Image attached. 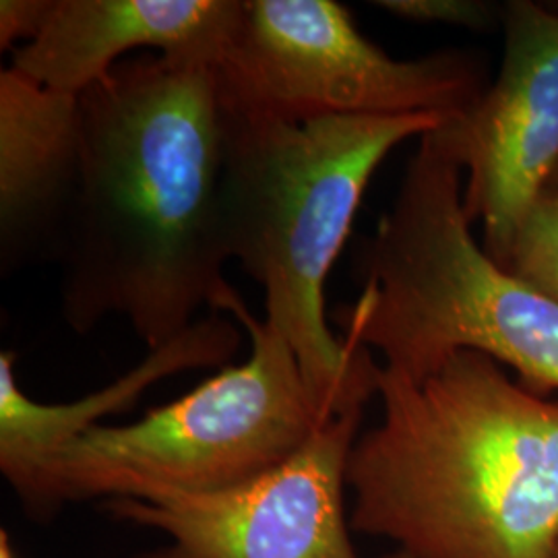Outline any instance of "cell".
<instances>
[{
    "mask_svg": "<svg viewBox=\"0 0 558 558\" xmlns=\"http://www.w3.org/2000/svg\"><path fill=\"white\" fill-rule=\"evenodd\" d=\"M223 114L221 223L228 257L265 292L267 323L299 360L325 416L364 412L379 362L327 323L325 286L383 160L439 114L283 122Z\"/></svg>",
    "mask_w": 558,
    "mask_h": 558,
    "instance_id": "3",
    "label": "cell"
},
{
    "mask_svg": "<svg viewBox=\"0 0 558 558\" xmlns=\"http://www.w3.org/2000/svg\"><path fill=\"white\" fill-rule=\"evenodd\" d=\"M242 0H50L11 66L41 87L83 96L135 50L218 62Z\"/></svg>",
    "mask_w": 558,
    "mask_h": 558,
    "instance_id": "9",
    "label": "cell"
},
{
    "mask_svg": "<svg viewBox=\"0 0 558 558\" xmlns=\"http://www.w3.org/2000/svg\"><path fill=\"white\" fill-rule=\"evenodd\" d=\"M553 558H558V546H557V553H555V557Z\"/></svg>",
    "mask_w": 558,
    "mask_h": 558,
    "instance_id": "18",
    "label": "cell"
},
{
    "mask_svg": "<svg viewBox=\"0 0 558 558\" xmlns=\"http://www.w3.org/2000/svg\"><path fill=\"white\" fill-rule=\"evenodd\" d=\"M242 327L211 313L180 336L149 350L135 368L73 403H40L21 391L15 379V352L0 354V472L20 497L64 445L101 426V420L133 408L156 383L195 368H226L239 354Z\"/></svg>",
    "mask_w": 558,
    "mask_h": 558,
    "instance_id": "11",
    "label": "cell"
},
{
    "mask_svg": "<svg viewBox=\"0 0 558 558\" xmlns=\"http://www.w3.org/2000/svg\"><path fill=\"white\" fill-rule=\"evenodd\" d=\"M85 124L80 96L0 71V269L59 257L80 197Z\"/></svg>",
    "mask_w": 558,
    "mask_h": 558,
    "instance_id": "10",
    "label": "cell"
},
{
    "mask_svg": "<svg viewBox=\"0 0 558 558\" xmlns=\"http://www.w3.org/2000/svg\"><path fill=\"white\" fill-rule=\"evenodd\" d=\"M383 558H412L410 555H405V553H401V550H393L391 555H387V557Z\"/></svg>",
    "mask_w": 558,
    "mask_h": 558,
    "instance_id": "17",
    "label": "cell"
},
{
    "mask_svg": "<svg viewBox=\"0 0 558 558\" xmlns=\"http://www.w3.org/2000/svg\"><path fill=\"white\" fill-rule=\"evenodd\" d=\"M50 0H2L0 2V50L25 46L40 32Z\"/></svg>",
    "mask_w": 558,
    "mask_h": 558,
    "instance_id": "14",
    "label": "cell"
},
{
    "mask_svg": "<svg viewBox=\"0 0 558 558\" xmlns=\"http://www.w3.org/2000/svg\"><path fill=\"white\" fill-rule=\"evenodd\" d=\"M80 98L85 156L57 257L60 313L81 336L124 317L156 350L239 294L223 276L216 64L133 57Z\"/></svg>",
    "mask_w": 558,
    "mask_h": 558,
    "instance_id": "1",
    "label": "cell"
},
{
    "mask_svg": "<svg viewBox=\"0 0 558 558\" xmlns=\"http://www.w3.org/2000/svg\"><path fill=\"white\" fill-rule=\"evenodd\" d=\"M380 420L348 463L352 532L412 558H553L558 401L459 350L424 379L379 364Z\"/></svg>",
    "mask_w": 558,
    "mask_h": 558,
    "instance_id": "2",
    "label": "cell"
},
{
    "mask_svg": "<svg viewBox=\"0 0 558 558\" xmlns=\"http://www.w3.org/2000/svg\"><path fill=\"white\" fill-rule=\"evenodd\" d=\"M500 27L497 77L439 133L465 172V216L482 223V246L502 265L558 163V11L511 0Z\"/></svg>",
    "mask_w": 558,
    "mask_h": 558,
    "instance_id": "8",
    "label": "cell"
},
{
    "mask_svg": "<svg viewBox=\"0 0 558 558\" xmlns=\"http://www.w3.org/2000/svg\"><path fill=\"white\" fill-rule=\"evenodd\" d=\"M465 172L439 129L420 137L391 207L362 242L359 299L331 317L383 366L424 379L459 350L558 389V302L493 259L463 209Z\"/></svg>",
    "mask_w": 558,
    "mask_h": 558,
    "instance_id": "4",
    "label": "cell"
},
{
    "mask_svg": "<svg viewBox=\"0 0 558 558\" xmlns=\"http://www.w3.org/2000/svg\"><path fill=\"white\" fill-rule=\"evenodd\" d=\"M544 191H558V163L557 168L553 170V174H550V179L546 182V186H544Z\"/></svg>",
    "mask_w": 558,
    "mask_h": 558,
    "instance_id": "16",
    "label": "cell"
},
{
    "mask_svg": "<svg viewBox=\"0 0 558 558\" xmlns=\"http://www.w3.org/2000/svg\"><path fill=\"white\" fill-rule=\"evenodd\" d=\"M502 267L558 302V191H542Z\"/></svg>",
    "mask_w": 558,
    "mask_h": 558,
    "instance_id": "12",
    "label": "cell"
},
{
    "mask_svg": "<svg viewBox=\"0 0 558 558\" xmlns=\"http://www.w3.org/2000/svg\"><path fill=\"white\" fill-rule=\"evenodd\" d=\"M223 315L248 336V359L137 422L101 424L64 445L20 495L32 518L50 521L69 502L234 488L292 458L331 420L278 329L240 294Z\"/></svg>",
    "mask_w": 558,
    "mask_h": 558,
    "instance_id": "5",
    "label": "cell"
},
{
    "mask_svg": "<svg viewBox=\"0 0 558 558\" xmlns=\"http://www.w3.org/2000/svg\"><path fill=\"white\" fill-rule=\"evenodd\" d=\"M373 4L399 20L422 25H451L470 32H490L502 25V7L482 0H377Z\"/></svg>",
    "mask_w": 558,
    "mask_h": 558,
    "instance_id": "13",
    "label": "cell"
},
{
    "mask_svg": "<svg viewBox=\"0 0 558 558\" xmlns=\"http://www.w3.org/2000/svg\"><path fill=\"white\" fill-rule=\"evenodd\" d=\"M216 80L226 110L283 122L453 119L470 112L490 85L484 60L472 52L385 54L333 0H242Z\"/></svg>",
    "mask_w": 558,
    "mask_h": 558,
    "instance_id": "6",
    "label": "cell"
},
{
    "mask_svg": "<svg viewBox=\"0 0 558 558\" xmlns=\"http://www.w3.org/2000/svg\"><path fill=\"white\" fill-rule=\"evenodd\" d=\"M0 558H15V550L11 546V539L7 536V532H0Z\"/></svg>",
    "mask_w": 558,
    "mask_h": 558,
    "instance_id": "15",
    "label": "cell"
},
{
    "mask_svg": "<svg viewBox=\"0 0 558 558\" xmlns=\"http://www.w3.org/2000/svg\"><path fill=\"white\" fill-rule=\"evenodd\" d=\"M362 414L325 422L292 458L234 488L106 500L104 507L170 539L135 558H360L345 488Z\"/></svg>",
    "mask_w": 558,
    "mask_h": 558,
    "instance_id": "7",
    "label": "cell"
}]
</instances>
